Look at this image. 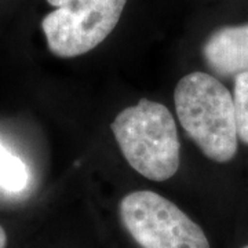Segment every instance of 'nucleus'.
<instances>
[{"label":"nucleus","mask_w":248,"mask_h":248,"mask_svg":"<svg viewBox=\"0 0 248 248\" xmlns=\"http://www.w3.org/2000/svg\"><path fill=\"white\" fill-rule=\"evenodd\" d=\"M174 102L179 123L204 156L231 161L237 152L233 95L217 78L192 72L178 81Z\"/></svg>","instance_id":"1"},{"label":"nucleus","mask_w":248,"mask_h":248,"mask_svg":"<svg viewBox=\"0 0 248 248\" xmlns=\"http://www.w3.org/2000/svg\"><path fill=\"white\" fill-rule=\"evenodd\" d=\"M124 159L148 179L167 181L179 169L181 143L174 116L159 102L141 99L110 124Z\"/></svg>","instance_id":"2"},{"label":"nucleus","mask_w":248,"mask_h":248,"mask_svg":"<svg viewBox=\"0 0 248 248\" xmlns=\"http://www.w3.org/2000/svg\"><path fill=\"white\" fill-rule=\"evenodd\" d=\"M55 7L42 21L48 50L73 58L99 46L120 21L127 0H47Z\"/></svg>","instance_id":"3"},{"label":"nucleus","mask_w":248,"mask_h":248,"mask_svg":"<svg viewBox=\"0 0 248 248\" xmlns=\"http://www.w3.org/2000/svg\"><path fill=\"white\" fill-rule=\"evenodd\" d=\"M124 228L141 248H210L203 229L166 197L138 190L120 202Z\"/></svg>","instance_id":"4"},{"label":"nucleus","mask_w":248,"mask_h":248,"mask_svg":"<svg viewBox=\"0 0 248 248\" xmlns=\"http://www.w3.org/2000/svg\"><path fill=\"white\" fill-rule=\"evenodd\" d=\"M203 57L222 78L248 73V22L214 31L203 45Z\"/></svg>","instance_id":"5"},{"label":"nucleus","mask_w":248,"mask_h":248,"mask_svg":"<svg viewBox=\"0 0 248 248\" xmlns=\"http://www.w3.org/2000/svg\"><path fill=\"white\" fill-rule=\"evenodd\" d=\"M29 170L24 160L0 142V187L6 192H22L29 184Z\"/></svg>","instance_id":"6"},{"label":"nucleus","mask_w":248,"mask_h":248,"mask_svg":"<svg viewBox=\"0 0 248 248\" xmlns=\"http://www.w3.org/2000/svg\"><path fill=\"white\" fill-rule=\"evenodd\" d=\"M233 104L237 137L248 145V73H240L234 78Z\"/></svg>","instance_id":"7"},{"label":"nucleus","mask_w":248,"mask_h":248,"mask_svg":"<svg viewBox=\"0 0 248 248\" xmlns=\"http://www.w3.org/2000/svg\"><path fill=\"white\" fill-rule=\"evenodd\" d=\"M6 246H7V234L3 226L0 225V248H6Z\"/></svg>","instance_id":"8"},{"label":"nucleus","mask_w":248,"mask_h":248,"mask_svg":"<svg viewBox=\"0 0 248 248\" xmlns=\"http://www.w3.org/2000/svg\"><path fill=\"white\" fill-rule=\"evenodd\" d=\"M243 248H248V246H246V247H243Z\"/></svg>","instance_id":"9"}]
</instances>
